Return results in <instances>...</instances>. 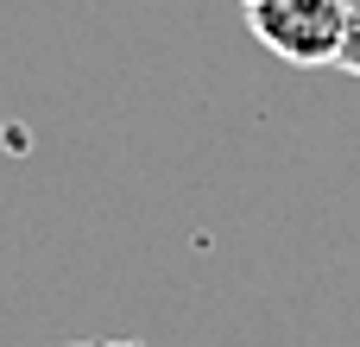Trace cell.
<instances>
[{"label": "cell", "mask_w": 360, "mask_h": 347, "mask_svg": "<svg viewBox=\"0 0 360 347\" xmlns=\"http://www.w3.org/2000/svg\"><path fill=\"white\" fill-rule=\"evenodd\" d=\"M240 13H247V32L297 70H323L342 57L348 0H240Z\"/></svg>", "instance_id": "1"}, {"label": "cell", "mask_w": 360, "mask_h": 347, "mask_svg": "<svg viewBox=\"0 0 360 347\" xmlns=\"http://www.w3.org/2000/svg\"><path fill=\"white\" fill-rule=\"evenodd\" d=\"M348 76H360V0H348V32H342V57H335Z\"/></svg>", "instance_id": "2"}, {"label": "cell", "mask_w": 360, "mask_h": 347, "mask_svg": "<svg viewBox=\"0 0 360 347\" xmlns=\"http://www.w3.org/2000/svg\"><path fill=\"white\" fill-rule=\"evenodd\" d=\"M63 347H146V341H127V335H82V341H63Z\"/></svg>", "instance_id": "3"}]
</instances>
